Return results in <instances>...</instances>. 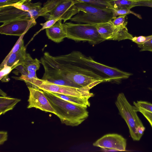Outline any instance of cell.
<instances>
[{
  "label": "cell",
  "instance_id": "6da1fadb",
  "mask_svg": "<svg viewBox=\"0 0 152 152\" xmlns=\"http://www.w3.org/2000/svg\"><path fill=\"white\" fill-rule=\"evenodd\" d=\"M49 58L50 62L58 72L80 73L103 82H118L132 75L98 62L78 51H74L68 54L56 56L50 55Z\"/></svg>",
  "mask_w": 152,
  "mask_h": 152
},
{
  "label": "cell",
  "instance_id": "7a4b0ae2",
  "mask_svg": "<svg viewBox=\"0 0 152 152\" xmlns=\"http://www.w3.org/2000/svg\"><path fill=\"white\" fill-rule=\"evenodd\" d=\"M43 91L62 123L67 126H77L88 117L87 108L72 104L56 96L53 93Z\"/></svg>",
  "mask_w": 152,
  "mask_h": 152
},
{
  "label": "cell",
  "instance_id": "3957f363",
  "mask_svg": "<svg viewBox=\"0 0 152 152\" xmlns=\"http://www.w3.org/2000/svg\"><path fill=\"white\" fill-rule=\"evenodd\" d=\"M67 38L76 41H87L91 44H96L105 40L98 32L96 24L64 23Z\"/></svg>",
  "mask_w": 152,
  "mask_h": 152
},
{
  "label": "cell",
  "instance_id": "277c9868",
  "mask_svg": "<svg viewBox=\"0 0 152 152\" xmlns=\"http://www.w3.org/2000/svg\"><path fill=\"white\" fill-rule=\"evenodd\" d=\"M115 104L119 114L128 126L132 138L134 141H139L140 139L136 133V129L138 126H144L137 115L135 106L129 103L123 93L118 94Z\"/></svg>",
  "mask_w": 152,
  "mask_h": 152
},
{
  "label": "cell",
  "instance_id": "5b68a950",
  "mask_svg": "<svg viewBox=\"0 0 152 152\" xmlns=\"http://www.w3.org/2000/svg\"><path fill=\"white\" fill-rule=\"evenodd\" d=\"M37 87L43 91L80 97L90 98L94 96L89 87H77L56 84L45 80L38 78Z\"/></svg>",
  "mask_w": 152,
  "mask_h": 152
},
{
  "label": "cell",
  "instance_id": "8992f818",
  "mask_svg": "<svg viewBox=\"0 0 152 152\" xmlns=\"http://www.w3.org/2000/svg\"><path fill=\"white\" fill-rule=\"evenodd\" d=\"M41 5L35 3L28 12L18 9L14 7L7 5L0 7V22L4 23L9 21L24 19L34 18L40 16Z\"/></svg>",
  "mask_w": 152,
  "mask_h": 152
},
{
  "label": "cell",
  "instance_id": "52a82bcc",
  "mask_svg": "<svg viewBox=\"0 0 152 152\" xmlns=\"http://www.w3.org/2000/svg\"><path fill=\"white\" fill-rule=\"evenodd\" d=\"M77 3L75 0H61L53 10L44 17L47 20L58 18L63 20L64 23L80 12L75 5Z\"/></svg>",
  "mask_w": 152,
  "mask_h": 152
},
{
  "label": "cell",
  "instance_id": "ba28073f",
  "mask_svg": "<svg viewBox=\"0 0 152 152\" xmlns=\"http://www.w3.org/2000/svg\"><path fill=\"white\" fill-rule=\"evenodd\" d=\"M36 24L34 18L16 20L3 23L0 26V33L20 37Z\"/></svg>",
  "mask_w": 152,
  "mask_h": 152
},
{
  "label": "cell",
  "instance_id": "9c48e42d",
  "mask_svg": "<svg viewBox=\"0 0 152 152\" xmlns=\"http://www.w3.org/2000/svg\"><path fill=\"white\" fill-rule=\"evenodd\" d=\"M28 88L29 91L28 108L34 107L45 112L56 115V111L44 94L43 91L38 88L30 87H28Z\"/></svg>",
  "mask_w": 152,
  "mask_h": 152
},
{
  "label": "cell",
  "instance_id": "30bf717a",
  "mask_svg": "<svg viewBox=\"0 0 152 152\" xmlns=\"http://www.w3.org/2000/svg\"><path fill=\"white\" fill-rule=\"evenodd\" d=\"M93 145L101 148H114L118 151H126V140L121 135L117 134L105 135L98 139Z\"/></svg>",
  "mask_w": 152,
  "mask_h": 152
},
{
  "label": "cell",
  "instance_id": "8fae6325",
  "mask_svg": "<svg viewBox=\"0 0 152 152\" xmlns=\"http://www.w3.org/2000/svg\"><path fill=\"white\" fill-rule=\"evenodd\" d=\"M113 15H96L83 12L72 18L71 21L78 23L96 24L107 22L112 20Z\"/></svg>",
  "mask_w": 152,
  "mask_h": 152
},
{
  "label": "cell",
  "instance_id": "7c38bea8",
  "mask_svg": "<svg viewBox=\"0 0 152 152\" xmlns=\"http://www.w3.org/2000/svg\"><path fill=\"white\" fill-rule=\"evenodd\" d=\"M96 27L99 34L105 40H115L120 31L118 27L114 26L112 20L96 24Z\"/></svg>",
  "mask_w": 152,
  "mask_h": 152
},
{
  "label": "cell",
  "instance_id": "4fadbf2b",
  "mask_svg": "<svg viewBox=\"0 0 152 152\" xmlns=\"http://www.w3.org/2000/svg\"><path fill=\"white\" fill-rule=\"evenodd\" d=\"M59 20L51 27L46 29L47 36L48 39L56 43L62 41L67 38V34L64 23Z\"/></svg>",
  "mask_w": 152,
  "mask_h": 152
},
{
  "label": "cell",
  "instance_id": "5bb4252c",
  "mask_svg": "<svg viewBox=\"0 0 152 152\" xmlns=\"http://www.w3.org/2000/svg\"><path fill=\"white\" fill-rule=\"evenodd\" d=\"M40 61L37 58L33 59L29 53H27L24 61L15 69L21 74L29 72L36 71L40 67Z\"/></svg>",
  "mask_w": 152,
  "mask_h": 152
},
{
  "label": "cell",
  "instance_id": "9a60e30c",
  "mask_svg": "<svg viewBox=\"0 0 152 152\" xmlns=\"http://www.w3.org/2000/svg\"><path fill=\"white\" fill-rule=\"evenodd\" d=\"M80 11L96 15H113L110 9H104L88 4L78 3L75 4Z\"/></svg>",
  "mask_w": 152,
  "mask_h": 152
},
{
  "label": "cell",
  "instance_id": "2e32d148",
  "mask_svg": "<svg viewBox=\"0 0 152 152\" xmlns=\"http://www.w3.org/2000/svg\"><path fill=\"white\" fill-rule=\"evenodd\" d=\"M27 54L26 46H23L18 51L11 54L6 64L7 66H13L15 69L24 61Z\"/></svg>",
  "mask_w": 152,
  "mask_h": 152
},
{
  "label": "cell",
  "instance_id": "e0dca14e",
  "mask_svg": "<svg viewBox=\"0 0 152 152\" xmlns=\"http://www.w3.org/2000/svg\"><path fill=\"white\" fill-rule=\"evenodd\" d=\"M21 100L6 96L0 97V115L12 110Z\"/></svg>",
  "mask_w": 152,
  "mask_h": 152
},
{
  "label": "cell",
  "instance_id": "ac0fdd59",
  "mask_svg": "<svg viewBox=\"0 0 152 152\" xmlns=\"http://www.w3.org/2000/svg\"><path fill=\"white\" fill-rule=\"evenodd\" d=\"M56 96L74 104L87 108L90 103L88 97H80L53 93Z\"/></svg>",
  "mask_w": 152,
  "mask_h": 152
},
{
  "label": "cell",
  "instance_id": "d6986e66",
  "mask_svg": "<svg viewBox=\"0 0 152 152\" xmlns=\"http://www.w3.org/2000/svg\"><path fill=\"white\" fill-rule=\"evenodd\" d=\"M111 8L117 9L130 10L136 7L135 0H109Z\"/></svg>",
  "mask_w": 152,
  "mask_h": 152
},
{
  "label": "cell",
  "instance_id": "ffe728a7",
  "mask_svg": "<svg viewBox=\"0 0 152 152\" xmlns=\"http://www.w3.org/2000/svg\"><path fill=\"white\" fill-rule=\"evenodd\" d=\"M36 72H29L24 73L17 79L24 81L28 87L37 88V85L38 78L37 76Z\"/></svg>",
  "mask_w": 152,
  "mask_h": 152
},
{
  "label": "cell",
  "instance_id": "44dd1931",
  "mask_svg": "<svg viewBox=\"0 0 152 152\" xmlns=\"http://www.w3.org/2000/svg\"><path fill=\"white\" fill-rule=\"evenodd\" d=\"M24 35L23 34L20 37L11 50L4 59L0 65V69H1L3 67L4 64H6L11 54L18 52L23 46H24L23 38Z\"/></svg>",
  "mask_w": 152,
  "mask_h": 152
},
{
  "label": "cell",
  "instance_id": "7402d4cb",
  "mask_svg": "<svg viewBox=\"0 0 152 152\" xmlns=\"http://www.w3.org/2000/svg\"><path fill=\"white\" fill-rule=\"evenodd\" d=\"M61 0H48L40 11V16H44L51 12Z\"/></svg>",
  "mask_w": 152,
  "mask_h": 152
},
{
  "label": "cell",
  "instance_id": "603a6c76",
  "mask_svg": "<svg viewBox=\"0 0 152 152\" xmlns=\"http://www.w3.org/2000/svg\"><path fill=\"white\" fill-rule=\"evenodd\" d=\"M78 3H83L104 9H110L109 0H75Z\"/></svg>",
  "mask_w": 152,
  "mask_h": 152
},
{
  "label": "cell",
  "instance_id": "cb8c5ba5",
  "mask_svg": "<svg viewBox=\"0 0 152 152\" xmlns=\"http://www.w3.org/2000/svg\"><path fill=\"white\" fill-rule=\"evenodd\" d=\"M110 10L113 14L112 19H115L118 16L127 15L130 14H133L139 19H142V17L140 15L130 10L117 9L112 7L110 8Z\"/></svg>",
  "mask_w": 152,
  "mask_h": 152
},
{
  "label": "cell",
  "instance_id": "d4e9b609",
  "mask_svg": "<svg viewBox=\"0 0 152 152\" xmlns=\"http://www.w3.org/2000/svg\"><path fill=\"white\" fill-rule=\"evenodd\" d=\"M31 0H22L15 4L10 5L18 9L26 11L28 12L32 8L33 3Z\"/></svg>",
  "mask_w": 152,
  "mask_h": 152
},
{
  "label": "cell",
  "instance_id": "484cf974",
  "mask_svg": "<svg viewBox=\"0 0 152 152\" xmlns=\"http://www.w3.org/2000/svg\"><path fill=\"white\" fill-rule=\"evenodd\" d=\"M12 66H9L5 64L3 67L0 69V80L2 82H7L10 79L8 75L12 70L14 69Z\"/></svg>",
  "mask_w": 152,
  "mask_h": 152
},
{
  "label": "cell",
  "instance_id": "4316f807",
  "mask_svg": "<svg viewBox=\"0 0 152 152\" xmlns=\"http://www.w3.org/2000/svg\"><path fill=\"white\" fill-rule=\"evenodd\" d=\"M133 104L136 109L145 110L152 113V104L147 102L137 101L134 102Z\"/></svg>",
  "mask_w": 152,
  "mask_h": 152
},
{
  "label": "cell",
  "instance_id": "83f0119b",
  "mask_svg": "<svg viewBox=\"0 0 152 152\" xmlns=\"http://www.w3.org/2000/svg\"><path fill=\"white\" fill-rule=\"evenodd\" d=\"M112 21L115 26H126L127 23L126 15L119 16Z\"/></svg>",
  "mask_w": 152,
  "mask_h": 152
},
{
  "label": "cell",
  "instance_id": "f1b7e54d",
  "mask_svg": "<svg viewBox=\"0 0 152 152\" xmlns=\"http://www.w3.org/2000/svg\"><path fill=\"white\" fill-rule=\"evenodd\" d=\"M59 20V19L58 18L50 19L47 20V21L45 23H40V25L42 26V28L34 35L32 38L31 39V40L29 42H30L32 40L34 37L42 30L51 27Z\"/></svg>",
  "mask_w": 152,
  "mask_h": 152
},
{
  "label": "cell",
  "instance_id": "f546056e",
  "mask_svg": "<svg viewBox=\"0 0 152 152\" xmlns=\"http://www.w3.org/2000/svg\"><path fill=\"white\" fill-rule=\"evenodd\" d=\"M152 38V35L148 36H135L133 37L131 40L138 45H142L145 43Z\"/></svg>",
  "mask_w": 152,
  "mask_h": 152
},
{
  "label": "cell",
  "instance_id": "4dcf8cb0",
  "mask_svg": "<svg viewBox=\"0 0 152 152\" xmlns=\"http://www.w3.org/2000/svg\"><path fill=\"white\" fill-rule=\"evenodd\" d=\"M138 45L141 51H148L152 52V38L144 44Z\"/></svg>",
  "mask_w": 152,
  "mask_h": 152
},
{
  "label": "cell",
  "instance_id": "1f68e13d",
  "mask_svg": "<svg viewBox=\"0 0 152 152\" xmlns=\"http://www.w3.org/2000/svg\"><path fill=\"white\" fill-rule=\"evenodd\" d=\"M136 109L137 112H140L144 115L149 122L152 128V113L145 110Z\"/></svg>",
  "mask_w": 152,
  "mask_h": 152
},
{
  "label": "cell",
  "instance_id": "d6a6232c",
  "mask_svg": "<svg viewBox=\"0 0 152 152\" xmlns=\"http://www.w3.org/2000/svg\"><path fill=\"white\" fill-rule=\"evenodd\" d=\"M136 6H145L152 7V0H135Z\"/></svg>",
  "mask_w": 152,
  "mask_h": 152
},
{
  "label": "cell",
  "instance_id": "836d02e7",
  "mask_svg": "<svg viewBox=\"0 0 152 152\" xmlns=\"http://www.w3.org/2000/svg\"><path fill=\"white\" fill-rule=\"evenodd\" d=\"M22 0H0V7L10 5L16 3Z\"/></svg>",
  "mask_w": 152,
  "mask_h": 152
},
{
  "label": "cell",
  "instance_id": "e575fe53",
  "mask_svg": "<svg viewBox=\"0 0 152 152\" xmlns=\"http://www.w3.org/2000/svg\"><path fill=\"white\" fill-rule=\"evenodd\" d=\"M7 133L6 131L0 132V145L3 144L7 139Z\"/></svg>",
  "mask_w": 152,
  "mask_h": 152
},
{
  "label": "cell",
  "instance_id": "d590c367",
  "mask_svg": "<svg viewBox=\"0 0 152 152\" xmlns=\"http://www.w3.org/2000/svg\"><path fill=\"white\" fill-rule=\"evenodd\" d=\"M145 129V128L144 126H138L136 128V132L140 139L143 135Z\"/></svg>",
  "mask_w": 152,
  "mask_h": 152
},
{
  "label": "cell",
  "instance_id": "8d00e7d4",
  "mask_svg": "<svg viewBox=\"0 0 152 152\" xmlns=\"http://www.w3.org/2000/svg\"><path fill=\"white\" fill-rule=\"evenodd\" d=\"M102 150V151L105 152L108 151H118L117 150L112 148H101Z\"/></svg>",
  "mask_w": 152,
  "mask_h": 152
}]
</instances>
